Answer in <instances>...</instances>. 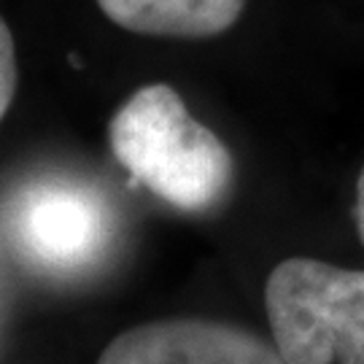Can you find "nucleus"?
Segmentation results:
<instances>
[{
  "label": "nucleus",
  "mask_w": 364,
  "mask_h": 364,
  "mask_svg": "<svg viewBox=\"0 0 364 364\" xmlns=\"http://www.w3.org/2000/svg\"><path fill=\"white\" fill-rule=\"evenodd\" d=\"M16 92V54L9 25H0V117L9 114Z\"/></svg>",
  "instance_id": "obj_6"
},
{
  "label": "nucleus",
  "mask_w": 364,
  "mask_h": 364,
  "mask_svg": "<svg viewBox=\"0 0 364 364\" xmlns=\"http://www.w3.org/2000/svg\"><path fill=\"white\" fill-rule=\"evenodd\" d=\"M100 11L138 36L200 41L227 33L246 0H95Z\"/></svg>",
  "instance_id": "obj_5"
},
{
  "label": "nucleus",
  "mask_w": 364,
  "mask_h": 364,
  "mask_svg": "<svg viewBox=\"0 0 364 364\" xmlns=\"http://www.w3.org/2000/svg\"><path fill=\"white\" fill-rule=\"evenodd\" d=\"M108 144L132 181L176 210L208 213L232 189L230 149L189 114L170 84L132 92L108 124Z\"/></svg>",
  "instance_id": "obj_1"
},
{
  "label": "nucleus",
  "mask_w": 364,
  "mask_h": 364,
  "mask_svg": "<svg viewBox=\"0 0 364 364\" xmlns=\"http://www.w3.org/2000/svg\"><path fill=\"white\" fill-rule=\"evenodd\" d=\"M353 221H356V232L364 243V168L356 181V205H353Z\"/></svg>",
  "instance_id": "obj_7"
},
{
  "label": "nucleus",
  "mask_w": 364,
  "mask_h": 364,
  "mask_svg": "<svg viewBox=\"0 0 364 364\" xmlns=\"http://www.w3.org/2000/svg\"><path fill=\"white\" fill-rule=\"evenodd\" d=\"M264 311L287 364H364V270L289 257L267 275Z\"/></svg>",
  "instance_id": "obj_3"
},
{
  "label": "nucleus",
  "mask_w": 364,
  "mask_h": 364,
  "mask_svg": "<svg viewBox=\"0 0 364 364\" xmlns=\"http://www.w3.org/2000/svg\"><path fill=\"white\" fill-rule=\"evenodd\" d=\"M117 240L108 197L73 176H36L3 197V248L27 273L76 281L95 273Z\"/></svg>",
  "instance_id": "obj_2"
},
{
  "label": "nucleus",
  "mask_w": 364,
  "mask_h": 364,
  "mask_svg": "<svg viewBox=\"0 0 364 364\" xmlns=\"http://www.w3.org/2000/svg\"><path fill=\"white\" fill-rule=\"evenodd\" d=\"M97 364H287L275 343L243 326L168 318L132 326L103 348Z\"/></svg>",
  "instance_id": "obj_4"
}]
</instances>
